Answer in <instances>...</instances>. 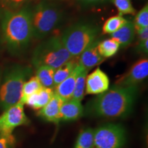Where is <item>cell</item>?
<instances>
[{"label":"cell","instance_id":"1","mask_svg":"<svg viewBox=\"0 0 148 148\" xmlns=\"http://www.w3.org/2000/svg\"><path fill=\"white\" fill-rule=\"evenodd\" d=\"M138 94V86L114 84L86 103L84 116L108 119L127 117L132 112Z\"/></svg>","mask_w":148,"mask_h":148},{"label":"cell","instance_id":"2","mask_svg":"<svg viewBox=\"0 0 148 148\" xmlns=\"http://www.w3.org/2000/svg\"><path fill=\"white\" fill-rule=\"evenodd\" d=\"M1 27L9 52L12 55L21 54L26 50L33 38L32 8L26 5L16 10H3Z\"/></svg>","mask_w":148,"mask_h":148},{"label":"cell","instance_id":"3","mask_svg":"<svg viewBox=\"0 0 148 148\" xmlns=\"http://www.w3.org/2000/svg\"><path fill=\"white\" fill-rule=\"evenodd\" d=\"M31 74L29 66L18 64L5 70L0 83V108L3 111L20 101L23 84Z\"/></svg>","mask_w":148,"mask_h":148},{"label":"cell","instance_id":"4","mask_svg":"<svg viewBox=\"0 0 148 148\" xmlns=\"http://www.w3.org/2000/svg\"><path fill=\"white\" fill-rule=\"evenodd\" d=\"M64 12L49 0H41L32 8L33 38L42 40L49 36L62 22Z\"/></svg>","mask_w":148,"mask_h":148},{"label":"cell","instance_id":"5","mask_svg":"<svg viewBox=\"0 0 148 148\" xmlns=\"http://www.w3.org/2000/svg\"><path fill=\"white\" fill-rule=\"evenodd\" d=\"M73 58L62 43L60 36H53L42 41L33 51L32 63L35 68L47 66L56 69Z\"/></svg>","mask_w":148,"mask_h":148},{"label":"cell","instance_id":"6","mask_svg":"<svg viewBox=\"0 0 148 148\" xmlns=\"http://www.w3.org/2000/svg\"><path fill=\"white\" fill-rule=\"evenodd\" d=\"M99 28L95 24L79 22L64 29L60 36L62 43L71 56L77 57L95 41Z\"/></svg>","mask_w":148,"mask_h":148},{"label":"cell","instance_id":"7","mask_svg":"<svg viewBox=\"0 0 148 148\" xmlns=\"http://www.w3.org/2000/svg\"><path fill=\"white\" fill-rule=\"evenodd\" d=\"M127 131L120 123H108L93 129L92 148H123Z\"/></svg>","mask_w":148,"mask_h":148},{"label":"cell","instance_id":"8","mask_svg":"<svg viewBox=\"0 0 148 148\" xmlns=\"http://www.w3.org/2000/svg\"><path fill=\"white\" fill-rule=\"evenodd\" d=\"M29 120L24 111V104L21 101L3 110L0 115V134H10L16 127L26 125Z\"/></svg>","mask_w":148,"mask_h":148},{"label":"cell","instance_id":"9","mask_svg":"<svg viewBox=\"0 0 148 148\" xmlns=\"http://www.w3.org/2000/svg\"><path fill=\"white\" fill-rule=\"evenodd\" d=\"M148 75V60L144 58L138 60L126 73L116 81L115 84L121 86H138Z\"/></svg>","mask_w":148,"mask_h":148},{"label":"cell","instance_id":"10","mask_svg":"<svg viewBox=\"0 0 148 148\" xmlns=\"http://www.w3.org/2000/svg\"><path fill=\"white\" fill-rule=\"evenodd\" d=\"M110 86L108 75L99 67L87 75L85 84V91L88 95H99L106 91Z\"/></svg>","mask_w":148,"mask_h":148},{"label":"cell","instance_id":"11","mask_svg":"<svg viewBox=\"0 0 148 148\" xmlns=\"http://www.w3.org/2000/svg\"><path fill=\"white\" fill-rule=\"evenodd\" d=\"M65 101L56 93L53 94L51 99L45 106L38 111V115L45 120V121L58 124L59 122V116L62 105Z\"/></svg>","mask_w":148,"mask_h":148},{"label":"cell","instance_id":"12","mask_svg":"<svg viewBox=\"0 0 148 148\" xmlns=\"http://www.w3.org/2000/svg\"><path fill=\"white\" fill-rule=\"evenodd\" d=\"M99 40H95L79 56L78 64L88 71L94 66L99 65L104 61L105 58L99 54L97 49V44Z\"/></svg>","mask_w":148,"mask_h":148},{"label":"cell","instance_id":"13","mask_svg":"<svg viewBox=\"0 0 148 148\" xmlns=\"http://www.w3.org/2000/svg\"><path fill=\"white\" fill-rule=\"evenodd\" d=\"M84 116V106L80 101L71 99L62 105L59 122L75 121Z\"/></svg>","mask_w":148,"mask_h":148},{"label":"cell","instance_id":"14","mask_svg":"<svg viewBox=\"0 0 148 148\" xmlns=\"http://www.w3.org/2000/svg\"><path fill=\"white\" fill-rule=\"evenodd\" d=\"M80 68L81 66L77 64V65L75 66V69L69 76L53 88L55 93L60 96L64 101H66L72 99L75 82H76L77 75L80 71Z\"/></svg>","mask_w":148,"mask_h":148},{"label":"cell","instance_id":"15","mask_svg":"<svg viewBox=\"0 0 148 148\" xmlns=\"http://www.w3.org/2000/svg\"><path fill=\"white\" fill-rule=\"evenodd\" d=\"M54 94L53 88L42 87L38 92H35L27 98L24 104L34 110H40L45 106Z\"/></svg>","mask_w":148,"mask_h":148},{"label":"cell","instance_id":"16","mask_svg":"<svg viewBox=\"0 0 148 148\" xmlns=\"http://www.w3.org/2000/svg\"><path fill=\"white\" fill-rule=\"evenodd\" d=\"M134 23L127 21V23L115 32L110 34V38L115 40L120 47H126L133 42L135 37Z\"/></svg>","mask_w":148,"mask_h":148},{"label":"cell","instance_id":"17","mask_svg":"<svg viewBox=\"0 0 148 148\" xmlns=\"http://www.w3.org/2000/svg\"><path fill=\"white\" fill-rule=\"evenodd\" d=\"M78 62H76L73 58L64 62L63 64L55 69L53 75V84L54 86L62 82L72 73L75 66L77 65Z\"/></svg>","mask_w":148,"mask_h":148},{"label":"cell","instance_id":"18","mask_svg":"<svg viewBox=\"0 0 148 148\" xmlns=\"http://www.w3.org/2000/svg\"><path fill=\"white\" fill-rule=\"evenodd\" d=\"M120 48L119 44L112 38H108L98 42L97 49L103 58H111L116 54Z\"/></svg>","mask_w":148,"mask_h":148},{"label":"cell","instance_id":"19","mask_svg":"<svg viewBox=\"0 0 148 148\" xmlns=\"http://www.w3.org/2000/svg\"><path fill=\"white\" fill-rule=\"evenodd\" d=\"M55 69L47 66H41L36 68V76L38 79L42 87L54 88L53 75Z\"/></svg>","mask_w":148,"mask_h":148},{"label":"cell","instance_id":"20","mask_svg":"<svg viewBox=\"0 0 148 148\" xmlns=\"http://www.w3.org/2000/svg\"><path fill=\"white\" fill-rule=\"evenodd\" d=\"M93 145V129L90 127H84L79 131L73 148H92Z\"/></svg>","mask_w":148,"mask_h":148},{"label":"cell","instance_id":"21","mask_svg":"<svg viewBox=\"0 0 148 148\" xmlns=\"http://www.w3.org/2000/svg\"><path fill=\"white\" fill-rule=\"evenodd\" d=\"M127 20L123 15L118 14L108 18L102 27V32L104 34H111L115 32L127 23Z\"/></svg>","mask_w":148,"mask_h":148},{"label":"cell","instance_id":"22","mask_svg":"<svg viewBox=\"0 0 148 148\" xmlns=\"http://www.w3.org/2000/svg\"><path fill=\"white\" fill-rule=\"evenodd\" d=\"M42 88V85L36 75L30 77L28 80L25 81V82L23 84V88H22L21 99L19 101H21L24 104L25 100L29 96L38 92Z\"/></svg>","mask_w":148,"mask_h":148},{"label":"cell","instance_id":"23","mask_svg":"<svg viewBox=\"0 0 148 148\" xmlns=\"http://www.w3.org/2000/svg\"><path fill=\"white\" fill-rule=\"evenodd\" d=\"M81 66V65H80ZM88 70L81 66L80 71L77 75L76 82H75V88L73 94L72 99L82 101L84 98L85 93V84H86V78L88 75Z\"/></svg>","mask_w":148,"mask_h":148},{"label":"cell","instance_id":"24","mask_svg":"<svg viewBox=\"0 0 148 148\" xmlns=\"http://www.w3.org/2000/svg\"><path fill=\"white\" fill-rule=\"evenodd\" d=\"M110 1L116 7L121 15L136 14V10L133 7L131 0H110Z\"/></svg>","mask_w":148,"mask_h":148},{"label":"cell","instance_id":"25","mask_svg":"<svg viewBox=\"0 0 148 148\" xmlns=\"http://www.w3.org/2000/svg\"><path fill=\"white\" fill-rule=\"evenodd\" d=\"M33 0H0V7L3 10H16L26 6Z\"/></svg>","mask_w":148,"mask_h":148},{"label":"cell","instance_id":"26","mask_svg":"<svg viewBox=\"0 0 148 148\" xmlns=\"http://www.w3.org/2000/svg\"><path fill=\"white\" fill-rule=\"evenodd\" d=\"M134 28L135 30H138L143 27H148V5H145L140 9L137 14H135L134 18Z\"/></svg>","mask_w":148,"mask_h":148},{"label":"cell","instance_id":"27","mask_svg":"<svg viewBox=\"0 0 148 148\" xmlns=\"http://www.w3.org/2000/svg\"><path fill=\"white\" fill-rule=\"evenodd\" d=\"M16 143V138L12 134H0V148H14Z\"/></svg>","mask_w":148,"mask_h":148},{"label":"cell","instance_id":"28","mask_svg":"<svg viewBox=\"0 0 148 148\" xmlns=\"http://www.w3.org/2000/svg\"><path fill=\"white\" fill-rule=\"evenodd\" d=\"M76 1L83 8H91L106 3L110 0H76Z\"/></svg>","mask_w":148,"mask_h":148},{"label":"cell","instance_id":"29","mask_svg":"<svg viewBox=\"0 0 148 148\" xmlns=\"http://www.w3.org/2000/svg\"><path fill=\"white\" fill-rule=\"evenodd\" d=\"M136 32L137 34L138 42L148 39V27L138 29V30H136Z\"/></svg>","mask_w":148,"mask_h":148},{"label":"cell","instance_id":"30","mask_svg":"<svg viewBox=\"0 0 148 148\" xmlns=\"http://www.w3.org/2000/svg\"><path fill=\"white\" fill-rule=\"evenodd\" d=\"M136 50L138 52L143 53L144 54H147L148 53V39L143 41L138 42Z\"/></svg>","mask_w":148,"mask_h":148},{"label":"cell","instance_id":"31","mask_svg":"<svg viewBox=\"0 0 148 148\" xmlns=\"http://www.w3.org/2000/svg\"><path fill=\"white\" fill-rule=\"evenodd\" d=\"M1 71L0 70V83H1Z\"/></svg>","mask_w":148,"mask_h":148}]
</instances>
